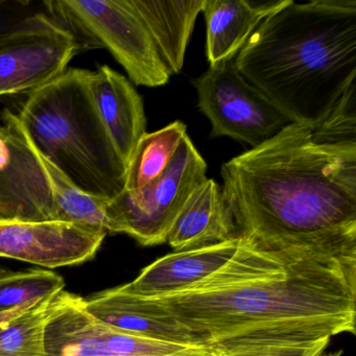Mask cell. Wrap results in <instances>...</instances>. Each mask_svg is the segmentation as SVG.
<instances>
[{
  "label": "cell",
  "instance_id": "9a60e30c",
  "mask_svg": "<svg viewBox=\"0 0 356 356\" xmlns=\"http://www.w3.org/2000/svg\"><path fill=\"white\" fill-rule=\"evenodd\" d=\"M47 356H118L110 351L99 323L84 308V299L67 291L56 296L45 323Z\"/></svg>",
  "mask_w": 356,
  "mask_h": 356
},
{
  "label": "cell",
  "instance_id": "30bf717a",
  "mask_svg": "<svg viewBox=\"0 0 356 356\" xmlns=\"http://www.w3.org/2000/svg\"><path fill=\"white\" fill-rule=\"evenodd\" d=\"M106 235L67 222L0 218V257L49 268L76 266L95 257Z\"/></svg>",
  "mask_w": 356,
  "mask_h": 356
},
{
  "label": "cell",
  "instance_id": "44dd1931",
  "mask_svg": "<svg viewBox=\"0 0 356 356\" xmlns=\"http://www.w3.org/2000/svg\"><path fill=\"white\" fill-rule=\"evenodd\" d=\"M312 134L321 143L356 145V83L346 91L330 115L312 129Z\"/></svg>",
  "mask_w": 356,
  "mask_h": 356
},
{
  "label": "cell",
  "instance_id": "ba28073f",
  "mask_svg": "<svg viewBox=\"0 0 356 356\" xmlns=\"http://www.w3.org/2000/svg\"><path fill=\"white\" fill-rule=\"evenodd\" d=\"M197 106L211 122V135L259 147L291 124L289 118L235 67L234 60L208 68L191 81Z\"/></svg>",
  "mask_w": 356,
  "mask_h": 356
},
{
  "label": "cell",
  "instance_id": "ac0fdd59",
  "mask_svg": "<svg viewBox=\"0 0 356 356\" xmlns=\"http://www.w3.org/2000/svg\"><path fill=\"white\" fill-rule=\"evenodd\" d=\"M187 127L177 120L161 130L145 133L127 166L124 191H136L157 178L170 164Z\"/></svg>",
  "mask_w": 356,
  "mask_h": 356
},
{
  "label": "cell",
  "instance_id": "8992f818",
  "mask_svg": "<svg viewBox=\"0 0 356 356\" xmlns=\"http://www.w3.org/2000/svg\"><path fill=\"white\" fill-rule=\"evenodd\" d=\"M49 16L83 47L106 49L134 84L163 86L170 80L155 43L131 0H57L44 3Z\"/></svg>",
  "mask_w": 356,
  "mask_h": 356
},
{
  "label": "cell",
  "instance_id": "cb8c5ba5",
  "mask_svg": "<svg viewBox=\"0 0 356 356\" xmlns=\"http://www.w3.org/2000/svg\"><path fill=\"white\" fill-rule=\"evenodd\" d=\"M172 356H220V354L213 348H206V349L199 350V351L188 352V353Z\"/></svg>",
  "mask_w": 356,
  "mask_h": 356
},
{
  "label": "cell",
  "instance_id": "6da1fadb",
  "mask_svg": "<svg viewBox=\"0 0 356 356\" xmlns=\"http://www.w3.org/2000/svg\"><path fill=\"white\" fill-rule=\"evenodd\" d=\"M239 239L211 276L147 299L218 352L355 334L356 243L268 248Z\"/></svg>",
  "mask_w": 356,
  "mask_h": 356
},
{
  "label": "cell",
  "instance_id": "277c9868",
  "mask_svg": "<svg viewBox=\"0 0 356 356\" xmlns=\"http://www.w3.org/2000/svg\"><path fill=\"white\" fill-rule=\"evenodd\" d=\"M90 74L66 70L26 93L15 114L37 152L74 186L111 201L124 191L127 165L95 107Z\"/></svg>",
  "mask_w": 356,
  "mask_h": 356
},
{
  "label": "cell",
  "instance_id": "603a6c76",
  "mask_svg": "<svg viewBox=\"0 0 356 356\" xmlns=\"http://www.w3.org/2000/svg\"><path fill=\"white\" fill-rule=\"evenodd\" d=\"M47 300V299H45ZM44 300H41L38 302H32V303L26 304V305L20 306V307L15 308V309L9 310V312H0V327L6 326L9 323L13 322L16 318L26 314V312L36 308L41 302Z\"/></svg>",
  "mask_w": 356,
  "mask_h": 356
},
{
  "label": "cell",
  "instance_id": "52a82bcc",
  "mask_svg": "<svg viewBox=\"0 0 356 356\" xmlns=\"http://www.w3.org/2000/svg\"><path fill=\"white\" fill-rule=\"evenodd\" d=\"M207 163L185 134L168 168L136 191L108 202V233H124L145 247L166 243L181 209L207 177Z\"/></svg>",
  "mask_w": 356,
  "mask_h": 356
},
{
  "label": "cell",
  "instance_id": "3957f363",
  "mask_svg": "<svg viewBox=\"0 0 356 356\" xmlns=\"http://www.w3.org/2000/svg\"><path fill=\"white\" fill-rule=\"evenodd\" d=\"M234 64L289 122L318 128L356 83V0H293L259 24Z\"/></svg>",
  "mask_w": 356,
  "mask_h": 356
},
{
  "label": "cell",
  "instance_id": "2e32d148",
  "mask_svg": "<svg viewBox=\"0 0 356 356\" xmlns=\"http://www.w3.org/2000/svg\"><path fill=\"white\" fill-rule=\"evenodd\" d=\"M170 76L184 65L185 51L204 0H131Z\"/></svg>",
  "mask_w": 356,
  "mask_h": 356
},
{
  "label": "cell",
  "instance_id": "d4e9b609",
  "mask_svg": "<svg viewBox=\"0 0 356 356\" xmlns=\"http://www.w3.org/2000/svg\"><path fill=\"white\" fill-rule=\"evenodd\" d=\"M8 16L5 13L0 11V31L5 30L7 28Z\"/></svg>",
  "mask_w": 356,
  "mask_h": 356
},
{
  "label": "cell",
  "instance_id": "7a4b0ae2",
  "mask_svg": "<svg viewBox=\"0 0 356 356\" xmlns=\"http://www.w3.org/2000/svg\"><path fill=\"white\" fill-rule=\"evenodd\" d=\"M233 238L257 245L356 243V145L325 143L289 124L222 166Z\"/></svg>",
  "mask_w": 356,
  "mask_h": 356
},
{
  "label": "cell",
  "instance_id": "e0dca14e",
  "mask_svg": "<svg viewBox=\"0 0 356 356\" xmlns=\"http://www.w3.org/2000/svg\"><path fill=\"white\" fill-rule=\"evenodd\" d=\"M231 238L222 189L216 181L207 179L185 202L168 232L166 243L178 252L207 247Z\"/></svg>",
  "mask_w": 356,
  "mask_h": 356
},
{
  "label": "cell",
  "instance_id": "5bb4252c",
  "mask_svg": "<svg viewBox=\"0 0 356 356\" xmlns=\"http://www.w3.org/2000/svg\"><path fill=\"white\" fill-rule=\"evenodd\" d=\"M293 0H204L210 67L238 55L264 19Z\"/></svg>",
  "mask_w": 356,
  "mask_h": 356
},
{
  "label": "cell",
  "instance_id": "4fadbf2b",
  "mask_svg": "<svg viewBox=\"0 0 356 356\" xmlns=\"http://www.w3.org/2000/svg\"><path fill=\"white\" fill-rule=\"evenodd\" d=\"M89 86L99 118L128 166L139 140L147 133L143 99L130 81L108 65L91 72Z\"/></svg>",
  "mask_w": 356,
  "mask_h": 356
},
{
  "label": "cell",
  "instance_id": "7c38bea8",
  "mask_svg": "<svg viewBox=\"0 0 356 356\" xmlns=\"http://www.w3.org/2000/svg\"><path fill=\"white\" fill-rule=\"evenodd\" d=\"M239 243L241 239L231 238L207 247L175 251L143 268L135 280L120 289L143 298L185 291L222 268L235 255Z\"/></svg>",
  "mask_w": 356,
  "mask_h": 356
},
{
  "label": "cell",
  "instance_id": "8fae6325",
  "mask_svg": "<svg viewBox=\"0 0 356 356\" xmlns=\"http://www.w3.org/2000/svg\"><path fill=\"white\" fill-rule=\"evenodd\" d=\"M84 308L97 322L126 334L177 345L207 346L157 304L124 293L120 286L84 299Z\"/></svg>",
  "mask_w": 356,
  "mask_h": 356
},
{
  "label": "cell",
  "instance_id": "5b68a950",
  "mask_svg": "<svg viewBox=\"0 0 356 356\" xmlns=\"http://www.w3.org/2000/svg\"><path fill=\"white\" fill-rule=\"evenodd\" d=\"M0 127V218L95 227L104 202L74 186L29 140L17 116L6 109Z\"/></svg>",
  "mask_w": 356,
  "mask_h": 356
},
{
  "label": "cell",
  "instance_id": "ffe728a7",
  "mask_svg": "<svg viewBox=\"0 0 356 356\" xmlns=\"http://www.w3.org/2000/svg\"><path fill=\"white\" fill-rule=\"evenodd\" d=\"M55 297L6 326L0 327V356H47L45 323Z\"/></svg>",
  "mask_w": 356,
  "mask_h": 356
},
{
  "label": "cell",
  "instance_id": "7402d4cb",
  "mask_svg": "<svg viewBox=\"0 0 356 356\" xmlns=\"http://www.w3.org/2000/svg\"><path fill=\"white\" fill-rule=\"evenodd\" d=\"M331 339L303 343H270L235 348L220 352V356H341L343 351L326 353Z\"/></svg>",
  "mask_w": 356,
  "mask_h": 356
},
{
  "label": "cell",
  "instance_id": "d6986e66",
  "mask_svg": "<svg viewBox=\"0 0 356 356\" xmlns=\"http://www.w3.org/2000/svg\"><path fill=\"white\" fill-rule=\"evenodd\" d=\"M64 286L63 278L51 270L11 272L0 268V312L56 297Z\"/></svg>",
  "mask_w": 356,
  "mask_h": 356
},
{
  "label": "cell",
  "instance_id": "9c48e42d",
  "mask_svg": "<svg viewBox=\"0 0 356 356\" xmlns=\"http://www.w3.org/2000/svg\"><path fill=\"white\" fill-rule=\"evenodd\" d=\"M81 49L76 37L47 14L17 20L0 32V97L28 93L51 82Z\"/></svg>",
  "mask_w": 356,
  "mask_h": 356
}]
</instances>
